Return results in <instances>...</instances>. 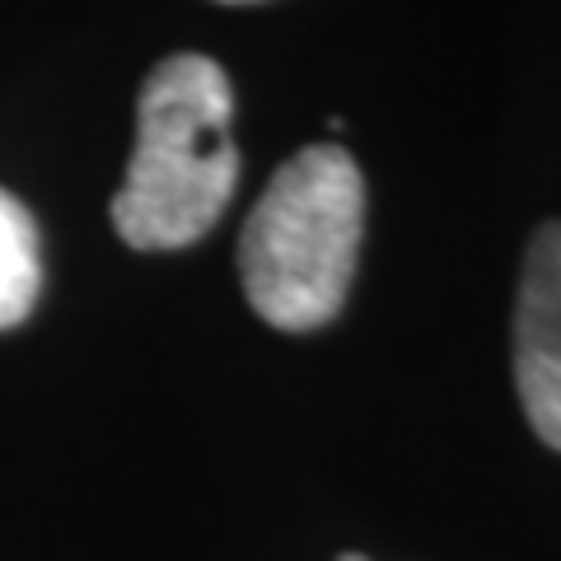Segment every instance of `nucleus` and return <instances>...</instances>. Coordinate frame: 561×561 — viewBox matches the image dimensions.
Segmentation results:
<instances>
[{
	"label": "nucleus",
	"mask_w": 561,
	"mask_h": 561,
	"mask_svg": "<svg viewBox=\"0 0 561 561\" xmlns=\"http://www.w3.org/2000/svg\"><path fill=\"white\" fill-rule=\"evenodd\" d=\"M515 383L542 445L561 449V220L529 239L515 305Z\"/></svg>",
	"instance_id": "obj_3"
},
{
	"label": "nucleus",
	"mask_w": 561,
	"mask_h": 561,
	"mask_svg": "<svg viewBox=\"0 0 561 561\" xmlns=\"http://www.w3.org/2000/svg\"><path fill=\"white\" fill-rule=\"evenodd\" d=\"M337 561H370V557H365V552H342Z\"/></svg>",
	"instance_id": "obj_5"
},
{
	"label": "nucleus",
	"mask_w": 561,
	"mask_h": 561,
	"mask_svg": "<svg viewBox=\"0 0 561 561\" xmlns=\"http://www.w3.org/2000/svg\"><path fill=\"white\" fill-rule=\"evenodd\" d=\"M365 183L342 146H305L272 173L239 234L243 295L280 332H313L351 295Z\"/></svg>",
	"instance_id": "obj_2"
},
{
	"label": "nucleus",
	"mask_w": 561,
	"mask_h": 561,
	"mask_svg": "<svg viewBox=\"0 0 561 561\" xmlns=\"http://www.w3.org/2000/svg\"><path fill=\"white\" fill-rule=\"evenodd\" d=\"M220 5H249V0H220Z\"/></svg>",
	"instance_id": "obj_6"
},
{
	"label": "nucleus",
	"mask_w": 561,
	"mask_h": 561,
	"mask_svg": "<svg viewBox=\"0 0 561 561\" xmlns=\"http://www.w3.org/2000/svg\"><path fill=\"white\" fill-rule=\"evenodd\" d=\"M234 84L220 61L173 51L136 99V150L113 197V230L140 253L187 249L225 216L239 183Z\"/></svg>",
	"instance_id": "obj_1"
},
{
	"label": "nucleus",
	"mask_w": 561,
	"mask_h": 561,
	"mask_svg": "<svg viewBox=\"0 0 561 561\" xmlns=\"http://www.w3.org/2000/svg\"><path fill=\"white\" fill-rule=\"evenodd\" d=\"M43 290V249L38 225L14 192L0 187V328L28 319Z\"/></svg>",
	"instance_id": "obj_4"
}]
</instances>
